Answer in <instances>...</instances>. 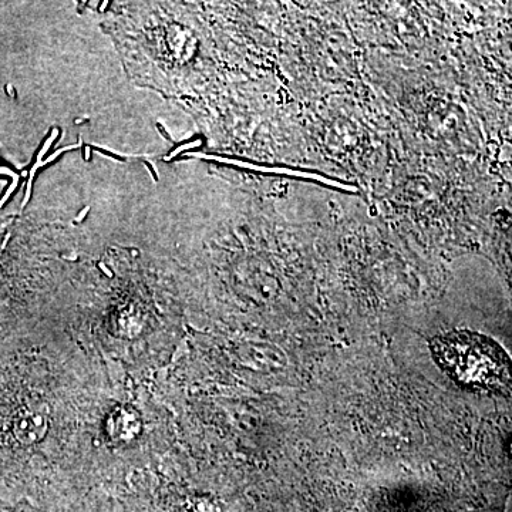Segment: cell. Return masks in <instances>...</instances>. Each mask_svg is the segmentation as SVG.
<instances>
[{"instance_id":"obj_3","label":"cell","mask_w":512,"mask_h":512,"mask_svg":"<svg viewBox=\"0 0 512 512\" xmlns=\"http://www.w3.org/2000/svg\"><path fill=\"white\" fill-rule=\"evenodd\" d=\"M200 144H201L200 141H195V143L185 144V146H181L180 148H177V150L173 151V153H171L170 156L167 157V160H171V158L177 157L178 154L181 153V151L188 150V148L200 146Z\"/></svg>"},{"instance_id":"obj_5","label":"cell","mask_w":512,"mask_h":512,"mask_svg":"<svg viewBox=\"0 0 512 512\" xmlns=\"http://www.w3.org/2000/svg\"><path fill=\"white\" fill-rule=\"evenodd\" d=\"M86 158L87 160L90 158V148H86Z\"/></svg>"},{"instance_id":"obj_1","label":"cell","mask_w":512,"mask_h":512,"mask_svg":"<svg viewBox=\"0 0 512 512\" xmlns=\"http://www.w3.org/2000/svg\"><path fill=\"white\" fill-rule=\"evenodd\" d=\"M434 360L458 386L476 392L510 393L511 360L495 340L468 330L436 336Z\"/></svg>"},{"instance_id":"obj_4","label":"cell","mask_w":512,"mask_h":512,"mask_svg":"<svg viewBox=\"0 0 512 512\" xmlns=\"http://www.w3.org/2000/svg\"><path fill=\"white\" fill-rule=\"evenodd\" d=\"M90 208L89 207H86L84 208V210L82 211V214L79 215V217L76 218V221L77 222H80L83 220L84 217H86L87 215V212H89Z\"/></svg>"},{"instance_id":"obj_2","label":"cell","mask_w":512,"mask_h":512,"mask_svg":"<svg viewBox=\"0 0 512 512\" xmlns=\"http://www.w3.org/2000/svg\"><path fill=\"white\" fill-rule=\"evenodd\" d=\"M80 146H82V144H76V146H69V147H66V148H62V150H57L56 153L53 154V156H50L49 158H47L45 163L39 164V167H42V165L49 164L50 161L55 160V158L59 157L60 154H63L64 151L74 150V148H79Z\"/></svg>"}]
</instances>
